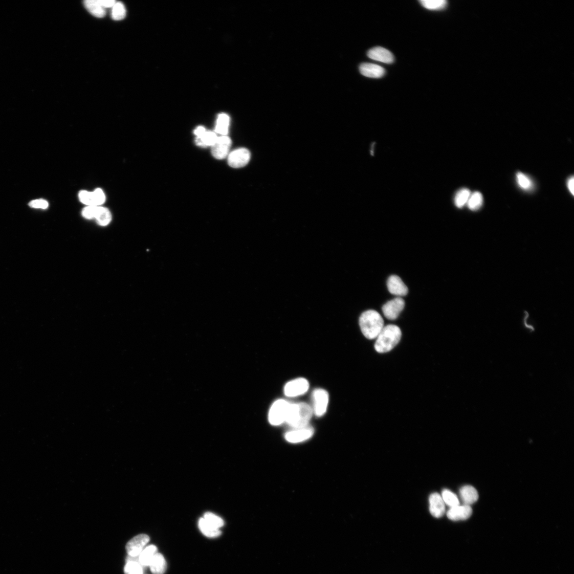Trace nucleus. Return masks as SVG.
Segmentation results:
<instances>
[{"label":"nucleus","instance_id":"bb28decb","mask_svg":"<svg viewBox=\"0 0 574 574\" xmlns=\"http://www.w3.org/2000/svg\"><path fill=\"white\" fill-rule=\"evenodd\" d=\"M483 203V197L482 194L478 191H475L471 195L467 204L471 210L476 211L481 208Z\"/></svg>","mask_w":574,"mask_h":574},{"label":"nucleus","instance_id":"20e7f679","mask_svg":"<svg viewBox=\"0 0 574 574\" xmlns=\"http://www.w3.org/2000/svg\"><path fill=\"white\" fill-rule=\"evenodd\" d=\"M291 403L279 400L273 403L269 413V421L272 426H278L285 422Z\"/></svg>","mask_w":574,"mask_h":574},{"label":"nucleus","instance_id":"f8f14e48","mask_svg":"<svg viewBox=\"0 0 574 574\" xmlns=\"http://www.w3.org/2000/svg\"><path fill=\"white\" fill-rule=\"evenodd\" d=\"M231 145V141L228 136L218 137L216 142L212 146L213 156L218 160L226 158L229 152Z\"/></svg>","mask_w":574,"mask_h":574},{"label":"nucleus","instance_id":"a211bd4d","mask_svg":"<svg viewBox=\"0 0 574 574\" xmlns=\"http://www.w3.org/2000/svg\"><path fill=\"white\" fill-rule=\"evenodd\" d=\"M459 493L463 504L470 505L476 502L478 499L477 491L471 485L462 487Z\"/></svg>","mask_w":574,"mask_h":574},{"label":"nucleus","instance_id":"1a4fd4ad","mask_svg":"<svg viewBox=\"0 0 574 574\" xmlns=\"http://www.w3.org/2000/svg\"><path fill=\"white\" fill-rule=\"evenodd\" d=\"M404 300L401 297L394 298L382 307L385 317L390 320L397 319L405 307Z\"/></svg>","mask_w":574,"mask_h":574},{"label":"nucleus","instance_id":"ddd939ff","mask_svg":"<svg viewBox=\"0 0 574 574\" xmlns=\"http://www.w3.org/2000/svg\"><path fill=\"white\" fill-rule=\"evenodd\" d=\"M473 511L471 505H458L451 507L447 513L448 518L453 521H465L472 515Z\"/></svg>","mask_w":574,"mask_h":574},{"label":"nucleus","instance_id":"c756f323","mask_svg":"<svg viewBox=\"0 0 574 574\" xmlns=\"http://www.w3.org/2000/svg\"><path fill=\"white\" fill-rule=\"evenodd\" d=\"M112 8V16L114 20H121L125 18L126 10L124 4L120 2H116Z\"/></svg>","mask_w":574,"mask_h":574},{"label":"nucleus","instance_id":"5701e85b","mask_svg":"<svg viewBox=\"0 0 574 574\" xmlns=\"http://www.w3.org/2000/svg\"><path fill=\"white\" fill-rule=\"evenodd\" d=\"M217 138L218 137L215 133L206 130L200 138H196V143L197 145L203 147L212 146L216 142Z\"/></svg>","mask_w":574,"mask_h":574},{"label":"nucleus","instance_id":"412c9836","mask_svg":"<svg viewBox=\"0 0 574 574\" xmlns=\"http://www.w3.org/2000/svg\"><path fill=\"white\" fill-rule=\"evenodd\" d=\"M84 6L91 14L97 18H103L105 16L106 11L99 0H86Z\"/></svg>","mask_w":574,"mask_h":574},{"label":"nucleus","instance_id":"6ab92c4d","mask_svg":"<svg viewBox=\"0 0 574 574\" xmlns=\"http://www.w3.org/2000/svg\"><path fill=\"white\" fill-rule=\"evenodd\" d=\"M149 567L153 574L165 573L167 567L165 557L158 553L149 564Z\"/></svg>","mask_w":574,"mask_h":574},{"label":"nucleus","instance_id":"9b49d317","mask_svg":"<svg viewBox=\"0 0 574 574\" xmlns=\"http://www.w3.org/2000/svg\"><path fill=\"white\" fill-rule=\"evenodd\" d=\"M314 433L313 428L308 426L286 432L285 434V440L291 443H299L305 441L313 436Z\"/></svg>","mask_w":574,"mask_h":574},{"label":"nucleus","instance_id":"0eeeda50","mask_svg":"<svg viewBox=\"0 0 574 574\" xmlns=\"http://www.w3.org/2000/svg\"><path fill=\"white\" fill-rule=\"evenodd\" d=\"M79 198L81 203L88 206L100 207L105 201V195L100 188L95 189L93 192L82 190L79 193Z\"/></svg>","mask_w":574,"mask_h":574},{"label":"nucleus","instance_id":"7ed1b4c3","mask_svg":"<svg viewBox=\"0 0 574 574\" xmlns=\"http://www.w3.org/2000/svg\"><path fill=\"white\" fill-rule=\"evenodd\" d=\"M400 328L395 325L384 326L377 337L374 347L379 353H386L391 350L399 343L402 338Z\"/></svg>","mask_w":574,"mask_h":574},{"label":"nucleus","instance_id":"473e14b6","mask_svg":"<svg viewBox=\"0 0 574 574\" xmlns=\"http://www.w3.org/2000/svg\"><path fill=\"white\" fill-rule=\"evenodd\" d=\"M516 180L519 187L524 190H528L532 186V183L529 178L522 172H518L516 174Z\"/></svg>","mask_w":574,"mask_h":574},{"label":"nucleus","instance_id":"7c9ffc66","mask_svg":"<svg viewBox=\"0 0 574 574\" xmlns=\"http://www.w3.org/2000/svg\"><path fill=\"white\" fill-rule=\"evenodd\" d=\"M203 518L205 520L216 528L219 529L224 525L223 519L212 513H206Z\"/></svg>","mask_w":574,"mask_h":574},{"label":"nucleus","instance_id":"423d86ee","mask_svg":"<svg viewBox=\"0 0 574 574\" xmlns=\"http://www.w3.org/2000/svg\"><path fill=\"white\" fill-rule=\"evenodd\" d=\"M309 389V383L304 378L292 380L285 385L284 394L289 398H295L305 394Z\"/></svg>","mask_w":574,"mask_h":574},{"label":"nucleus","instance_id":"4c0bfd02","mask_svg":"<svg viewBox=\"0 0 574 574\" xmlns=\"http://www.w3.org/2000/svg\"><path fill=\"white\" fill-rule=\"evenodd\" d=\"M206 131V130L204 127L200 126L194 130V134L197 136V138H200Z\"/></svg>","mask_w":574,"mask_h":574},{"label":"nucleus","instance_id":"aec40b11","mask_svg":"<svg viewBox=\"0 0 574 574\" xmlns=\"http://www.w3.org/2000/svg\"><path fill=\"white\" fill-rule=\"evenodd\" d=\"M198 527L202 534L208 538H215L222 535L219 529L216 528L207 522L204 518L200 519Z\"/></svg>","mask_w":574,"mask_h":574},{"label":"nucleus","instance_id":"72a5a7b5","mask_svg":"<svg viewBox=\"0 0 574 574\" xmlns=\"http://www.w3.org/2000/svg\"><path fill=\"white\" fill-rule=\"evenodd\" d=\"M29 206L34 209H46L49 207V203L45 200L37 199L32 201L29 203Z\"/></svg>","mask_w":574,"mask_h":574},{"label":"nucleus","instance_id":"4468645a","mask_svg":"<svg viewBox=\"0 0 574 574\" xmlns=\"http://www.w3.org/2000/svg\"><path fill=\"white\" fill-rule=\"evenodd\" d=\"M389 292L392 295L399 297L405 296L408 294V288L402 279L398 276H390L387 281Z\"/></svg>","mask_w":574,"mask_h":574},{"label":"nucleus","instance_id":"9d476101","mask_svg":"<svg viewBox=\"0 0 574 574\" xmlns=\"http://www.w3.org/2000/svg\"><path fill=\"white\" fill-rule=\"evenodd\" d=\"M149 537L142 534L137 536L131 539L126 546L129 556L138 557L145 549V546L149 542Z\"/></svg>","mask_w":574,"mask_h":574},{"label":"nucleus","instance_id":"c9c22d12","mask_svg":"<svg viewBox=\"0 0 574 574\" xmlns=\"http://www.w3.org/2000/svg\"><path fill=\"white\" fill-rule=\"evenodd\" d=\"M99 2L104 9L113 8L116 3L114 0H99Z\"/></svg>","mask_w":574,"mask_h":574},{"label":"nucleus","instance_id":"c85d7f7f","mask_svg":"<svg viewBox=\"0 0 574 574\" xmlns=\"http://www.w3.org/2000/svg\"><path fill=\"white\" fill-rule=\"evenodd\" d=\"M442 498L445 504L450 508L457 506L460 504L457 496L449 490L445 489L442 493Z\"/></svg>","mask_w":574,"mask_h":574},{"label":"nucleus","instance_id":"f3484780","mask_svg":"<svg viewBox=\"0 0 574 574\" xmlns=\"http://www.w3.org/2000/svg\"><path fill=\"white\" fill-rule=\"evenodd\" d=\"M360 71L363 76L373 78H379L384 76L386 71L384 68L376 64L364 63L360 66Z\"/></svg>","mask_w":574,"mask_h":574},{"label":"nucleus","instance_id":"2f4dec72","mask_svg":"<svg viewBox=\"0 0 574 574\" xmlns=\"http://www.w3.org/2000/svg\"><path fill=\"white\" fill-rule=\"evenodd\" d=\"M125 574H143V566L138 562H126L124 568Z\"/></svg>","mask_w":574,"mask_h":574},{"label":"nucleus","instance_id":"393cba45","mask_svg":"<svg viewBox=\"0 0 574 574\" xmlns=\"http://www.w3.org/2000/svg\"><path fill=\"white\" fill-rule=\"evenodd\" d=\"M95 218L97 220L99 225L105 226L111 223L112 220V214L107 209L98 207Z\"/></svg>","mask_w":574,"mask_h":574},{"label":"nucleus","instance_id":"b1692460","mask_svg":"<svg viewBox=\"0 0 574 574\" xmlns=\"http://www.w3.org/2000/svg\"><path fill=\"white\" fill-rule=\"evenodd\" d=\"M229 121L230 118L227 115L222 114L218 115L215 127V133L219 134L222 136H227L228 133Z\"/></svg>","mask_w":574,"mask_h":574},{"label":"nucleus","instance_id":"6e6552de","mask_svg":"<svg viewBox=\"0 0 574 574\" xmlns=\"http://www.w3.org/2000/svg\"><path fill=\"white\" fill-rule=\"evenodd\" d=\"M251 159V153L247 148H238L228 156L229 165L234 168H240L247 166Z\"/></svg>","mask_w":574,"mask_h":574},{"label":"nucleus","instance_id":"a878e982","mask_svg":"<svg viewBox=\"0 0 574 574\" xmlns=\"http://www.w3.org/2000/svg\"><path fill=\"white\" fill-rule=\"evenodd\" d=\"M471 195L470 190L467 188H462L459 190L455 195V206L458 208H462L468 203Z\"/></svg>","mask_w":574,"mask_h":574},{"label":"nucleus","instance_id":"2eb2a0df","mask_svg":"<svg viewBox=\"0 0 574 574\" xmlns=\"http://www.w3.org/2000/svg\"><path fill=\"white\" fill-rule=\"evenodd\" d=\"M430 512L436 518L442 517L446 512L445 503L440 495L433 493L429 497Z\"/></svg>","mask_w":574,"mask_h":574},{"label":"nucleus","instance_id":"4be33fe9","mask_svg":"<svg viewBox=\"0 0 574 574\" xmlns=\"http://www.w3.org/2000/svg\"><path fill=\"white\" fill-rule=\"evenodd\" d=\"M157 553L158 548L156 545H151L147 546L139 556L140 564L143 567L149 566Z\"/></svg>","mask_w":574,"mask_h":574},{"label":"nucleus","instance_id":"f704fd0d","mask_svg":"<svg viewBox=\"0 0 574 574\" xmlns=\"http://www.w3.org/2000/svg\"><path fill=\"white\" fill-rule=\"evenodd\" d=\"M98 207L88 206L82 211V215L87 219L95 218Z\"/></svg>","mask_w":574,"mask_h":574},{"label":"nucleus","instance_id":"dca6fc26","mask_svg":"<svg viewBox=\"0 0 574 574\" xmlns=\"http://www.w3.org/2000/svg\"><path fill=\"white\" fill-rule=\"evenodd\" d=\"M369 58L381 62L390 64L394 61L393 54L388 50L382 47H376L367 52Z\"/></svg>","mask_w":574,"mask_h":574},{"label":"nucleus","instance_id":"cd10ccee","mask_svg":"<svg viewBox=\"0 0 574 574\" xmlns=\"http://www.w3.org/2000/svg\"><path fill=\"white\" fill-rule=\"evenodd\" d=\"M419 2L423 7L431 10H442L447 5L446 0H421Z\"/></svg>","mask_w":574,"mask_h":574},{"label":"nucleus","instance_id":"e433bc0d","mask_svg":"<svg viewBox=\"0 0 574 574\" xmlns=\"http://www.w3.org/2000/svg\"><path fill=\"white\" fill-rule=\"evenodd\" d=\"M567 187L570 191V192L572 195H574V178L573 176L570 178L567 182Z\"/></svg>","mask_w":574,"mask_h":574},{"label":"nucleus","instance_id":"39448f33","mask_svg":"<svg viewBox=\"0 0 574 574\" xmlns=\"http://www.w3.org/2000/svg\"><path fill=\"white\" fill-rule=\"evenodd\" d=\"M312 400L313 413L318 417L324 415L329 404V394L323 389H317L313 392Z\"/></svg>","mask_w":574,"mask_h":574},{"label":"nucleus","instance_id":"f03ea898","mask_svg":"<svg viewBox=\"0 0 574 574\" xmlns=\"http://www.w3.org/2000/svg\"><path fill=\"white\" fill-rule=\"evenodd\" d=\"M313 409L305 403L290 404L285 422L293 429L306 427L313 415Z\"/></svg>","mask_w":574,"mask_h":574},{"label":"nucleus","instance_id":"f257e3e1","mask_svg":"<svg viewBox=\"0 0 574 574\" xmlns=\"http://www.w3.org/2000/svg\"><path fill=\"white\" fill-rule=\"evenodd\" d=\"M359 324L363 335L370 340L376 339L384 327V319L374 310H368L363 313Z\"/></svg>","mask_w":574,"mask_h":574}]
</instances>
